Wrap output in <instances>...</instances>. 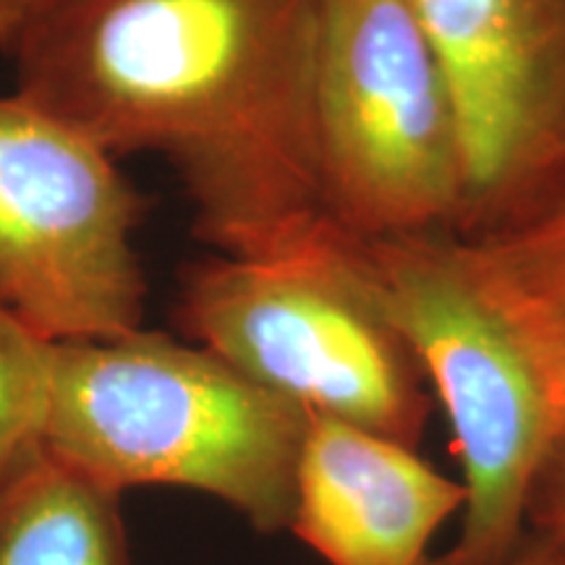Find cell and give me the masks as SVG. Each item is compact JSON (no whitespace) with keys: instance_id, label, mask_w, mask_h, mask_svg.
I'll return each mask as SVG.
<instances>
[{"instance_id":"4","label":"cell","mask_w":565,"mask_h":565,"mask_svg":"<svg viewBox=\"0 0 565 565\" xmlns=\"http://www.w3.org/2000/svg\"><path fill=\"white\" fill-rule=\"evenodd\" d=\"M362 242L385 312L440 395L463 463V526L445 557L505 565L524 542L529 498L553 443L545 380L454 233Z\"/></svg>"},{"instance_id":"9","label":"cell","mask_w":565,"mask_h":565,"mask_svg":"<svg viewBox=\"0 0 565 565\" xmlns=\"http://www.w3.org/2000/svg\"><path fill=\"white\" fill-rule=\"evenodd\" d=\"M466 267L524 338L545 380L553 443L529 498L532 532L565 547V175L532 207L471 238Z\"/></svg>"},{"instance_id":"12","label":"cell","mask_w":565,"mask_h":565,"mask_svg":"<svg viewBox=\"0 0 565 565\" xmlns=\"http://www.w3.org/2000/svg\"><path fill=\"white\" fill-rule=\"evenodd\" d=\"M505 565H565V547L540 534L524 536L521 547Z\"/></svg>"},{"instance_id":"8","label":"cell","mask_w":565,"mask_h":565,"mask_svg":"<svg viewBox=\"0 0 565 565\" xmlns=\"http://www.w3.org/2000/svg\"><path fill=\"white\" fill-rule=\"evenodd\" d=\"M466 487L416 448L330 416L309 419L288 532L330 565H424Z\"/></svg>"},{"instance_id":"11","label":"cell","mask_w":565,"mask_h":565,"mask_svg":"<svg viewBox=\"0 0 565 565\" xmlns=\"http://www.w3.org/2000/svg\"><path fill=\"white\" fill-rule=\"evenodd\" d=\"M55 343L0 307V490L42 448Z\"/></svg>"},{"instance_id":"3","label":"cell","mask_w":565,"mask_h":565,"mask_svg":"<svg viewBox=\"0 0 565 565\" xmlns=\"http://www.w3.org/2000/svg\"><path fill=\"white\" fill-rule=\"evenodd\" d=\"M175 324L309 414L419 448L427 377L385 312L364 242L335 221L288 249L186 267Z\"/></svg>"},{"instance_id":"14","label":"cell","mask_w":565,"mask_h":565,"mask_svg":"<svg viewBox=\"0 0 565 565\" xmlns=\"http://www.w3.org/2000/svg\"><path fill=\"white\" fill-rule=\"evenodd\" d=\"M17 30H19V21L6 17V13H0V47H3V51H6V45L11 42L13 34H17Z\"/></svg>"},{"instance_id":"1","label":"cell","mask_w":565,"mask_h":565,"mask_svg":"<svg viewBox=\"0 0 565 565\" xmlns=\"http://www.w3.org/2000/svg\"><path fill=\"white\" fill-rule=\"evenodd\" d=\"M6 53L19 95L113 158L171 162L215 254L263 257L333 223L317 152V0H61Z\"/></svg>"},{"instance_id":"7","label":"cell","mask_w":565,"mask_h":565,"mask_svg":"<svg viewBox=\"0 0 565 565\" xmlns=\"http://www.w3.org/2000/svg\"><path fill=\"white\" fill-rule=\"evenodd\" d=\"M454 97L463 207L487 233L565 175V0H414Z\"/></svg>"},{"instance_id":"5","label":"cell","mask_w":565,"mask_h":565,"mask_svg":"<svg viewBox=\"0 0 565 565\" xmlns=\"http://www.w3.org/2000/svg\"><path fill=\"white\" fill-rule=\"evenodd\" d=\"M315 116L338 225L359 238L456 233L461 137L414 0H317Z\"/></svg>"},{"instance_id":"10","label":"cell","mask_w":565,"mask_h":565,"mask_svg":"<svg viewBox=\"0 0 565 565\" xmlns=\"http://www.w3.org/2000/svg\"><path fill=\"white\" fill-rule=\"evenodd\" d=\"M0 565H131L121 494L42 445L0 490Z\"/></svg>"},{"instance_id":"2","label":"cell","mask_w":565,"mask_h":565,"mask_svg":"<svg viewBox=\"0 0 565 565\" xmlns=\"http://www.w3.org/2000/svg\"><path fill=\"white\" fill-rule=\"evenodd\" d=\"M309 419L202 345L139 328L55 343L42 445L118 494L181 487L278 534L294 519Z\"/></svg>"},{"instance_id":"6","label":"cell","mask_w":565,"mask_h":565,"mask_svg":"<svg viewBox=\"0 0 565 565\" xmlns=\"http://www.w3.org/2000/svg\"><path fill=\"white\" fill-rule=\"evenodd\" d=\"M145 212L97 141L19 92L0 97V307L53 343L139 330Z\"/></svg>"},{"instance_id":"13","label":"cell","mask_w":565,"mask_h":565,"mask_svg":"<svg viewBox=\"0 0 565 565\" xmlns=\"http://www.w3.org/2000/svg\"><path fill=\"white\" fill-rule=\"evenodd\" d=\"M55 3H61V0H0V13L17 19L21 26L26 19L38 17V13L47 11Z\"/></svg>"},{"instance_id":"15","label":"cell","mask_w":565,"mask_h":565,"mask_svg":"<svg viewBox=\"0 0 565 565\" xmlns=\"http://www.w3.org/2000/svg\"><path fill=\"white\" fill-rule=\"evenodd\" d=\"M424 565H450L448 563V557H427V561H424Z\"/></svg>"}]
</instances>
